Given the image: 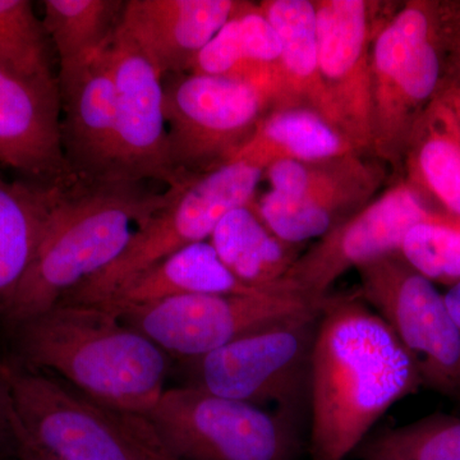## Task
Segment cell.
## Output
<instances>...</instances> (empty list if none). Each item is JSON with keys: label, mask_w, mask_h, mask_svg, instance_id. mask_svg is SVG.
I'll return each mask as SVG.
<instances>
[{"label": "cell", "mask_w": 460, "mask_h": 460, "mask_svg": "<svg viewBox=\"0 0 460 460\" xmlns=\"http://www.w3.org/2000/svg\"><path fill=\"white\" fill-rule=\"evenodd\" d=\"M422 384L395 332L359 293L329 295L313 357V460H345L396 402Z\"/></svg>", "instance_id": "1"}, {"label": "cell", "mask_w": 460, "mask_h": 460, "mask_svg": "<svg viewBox=\"0 0 460 460\" xmlns=\"http://www.w3.org/2000/svg\"><path fill=\"white\" fill-rule=\"evenodd\" d=\"M12 330L18 366L108 410L145 417L165 392L172 357L100 305L58 304Z\"/></svg>", "instance_id": "2"}, {"label": "cell", "mask_w": 460, "mask_h": 460, "mask_svg": "<svg viewBox=\"0 0 460 460\" xmlns=\"http://www.w3.org/2000/svg\"><path fill=\"white\" fill-rule=\"evenodd\" d=\"M172 196V189L153 192L124 180L60 184L31 265L3 311L5 323L12 329L50 310L107 269Z\"/></svg>", "instance_id": "3"}, {"label": "cell", "mask_w": 460, "mask_h": 460, "mask_svg": "<svg viewBox=\"0 0 460 460\" xmlns=\"http://www.w3.org/2000/svg\"><path fill=\"white\" fill-rule=\"evenodd\" d=\"M449 72L445 2H405L372 41V155L402 163L414 124Z\"/></svg>", "instance_id": "4"}, {"label": "cell", "mask_w": 460, "mask_h": 460, "mask_svg": "<svg viewBox=\"0 0 460 460\" xmlns=\"http://www.w3.org/2000/svg\"><path fill=\"white\" fill-rule=\"evenodd\" d=\"M171 460H296L298 420L198 386L165 389L144 417Z\"/></svg>", "instance_id": "5"}, {"label": "cell", "mask_w": 460, "mask_h": 460, "mask_svg": "<svg viewBox=\"0 0 460 460\" xmlns=\"http://www.w3.org/2000/svg\"><path fill=\"white\" fill-rule=\"evenodd\" d=\"M321 308L257 330L219 349L184 359L186 385L301 420L310 411Z\"/></svg>", "instance_id": "6"}, {"label": "cell", "mask_w": 460, "mask_h": 460, "mask_svg": "<svg viewBox=\"0 0 460 460\" xmlns=\"http://www.w3.org/2000/svg\"><path fill=\"white\" fill-rule=\"evenodd\" d=\"M21 434L59 460H154L141 416L96 404L59 378L9 365Z\"/></svg>", "instance_id": "7"}, {"label": "cell", "mask_w": 460, "mask_h": 460, "mask_svg": "<svg viewBox=\"0 0 460 460\" xmlns=\"http://www.w3.org/2000/svg\"><path fill=\"white\" fill-rule=\"evenodd\" d=\"M262 169L229 162L172 189L171 201L133 233L113 263L63 296L59 304H96L111 290L181 248L208 241L229 211L252 204Z\"/></svg>", "instance_id": "8"}, {"label": "cell", "mask_w": 460, "mask_h": 460, "mask_svg": "<svg viewBox=\"0 0 460 460\" xmlns=\"http://www.w3.org/2000/svg\"><path fill=\"white\" fill-rule=\"evenodd\" d=\"M163 89L172 162L183 178L230 162L271 108L263 91L235 78L172 75Z\"/></svg>", "instance_id": "9"}, {"label": "cell", "mask_w": 460, "mask_h": 460, "mask_svg": "<svg viewBox=\"0 0 460 460\" xmlns=\"http://www.w3.org/2000/svg\"><path fill=\"white\" fill-rule=\"evenodd\" d=\"M325 298L277 288L243 295L178 296L115 314L169 356L184 361L272 323L319 310Z\"/></svg>", "instance_id": "10"}, {"label": "cell", "mask_w": 460, "mask_h": 460, "mask_svg": "<svg viewBox=\"0 0 460 460\" xmlns=\"http://www.w3.org/2000/svg\"><path fill=\"white\" fill-rule=\"evenodd\" d=\"M271 190L257 214L284 242L302 246L323 238L370 204L385 180L377 163L350 154L321 162H278L266 168Z\"/></svg>", "instance_id": "11"}, {"label": "cell", "mask_w": 460, "mask_h": 460, "mask_svg": "<svg viewBox=\"0 0 460 460\" xmlns=\"http://www.w3.org/2000/svg\"><path fill=\"white\" fill-rule=\"evenodd\" d=\"M358 272L359 296L389 323L416 363L422 384L460 396V332L444 295L401 253Z\"/></svg>", "instance_id": "12"}, {"label": "cell", "mask_w": 460, "mask_h": 460, "mask_svg": "<svg viewBox=\"0 0 460 460\" xmlns=\"http://www.w3.org/2000/svg\"><path fill=\"white\" fill-rule=\"evenodd\" d=\"M422 223L458 228L432 213L407 181H398L301 253L283 287L314 298L329 295L330 287L350 269L401 252L407 233Z\"/></svg>", "instance_id": "13"}, {"label": "cell", "mask_w": 460, "mask_h": 460, "mask_svg": "<svg viewBox=\"0 0 460 460\" xmlns=\"http://www.w3.org/2000/svg\"><path fill=\"white\" fill-rule=\"evenodd\" d=\"M109 58L117 113L118 180L181 187L190 178L181 177L172 165L162 75L120 23L109 44Z\"/></svg>", "instance_id": "14"}, {"label": "cell", "mask_w": 460, "mask_h": 460, "mask_svg": "<svg viewBox=\"0 0 460 460\" xmlns=\"http://www.w3.org/2000/svg\"><path fill=\"white\" fill-rule=\"evenodd\" d=\"M321 81L339 129L359 155L371 154V48L377 3L314 0Z\"/></svg>", "instance_id": "15"}, {"label": "cell", "mask_w": 460, "mask_h": 460, "mask_svg": "<svg viewBox=\"0 0 460 460\" xmlns=\"http://www.w3.org/2000/svg\"><path fill=\"white\" fill-rule=\"evenodd\" d=\"M60 113L58 84L0 68V165L45 186L74 181L63 153Z\"/></svg>", "instance_id": "16"}, {"label": "cell", "mask_w": 460, "mask_h": 460, "mask_svg": "<svg viewBox=\"0 0 460 460\" xmlns=\"http://www.w3.org/2000/svg\"><path fill=\"white\" fill-rule=\"evenodd\" d=\"M111 44V42H109ZM60 137L75 180H118L117 113L109 45L72 74L58 77Z\"/></svg>", "instance_id": "17"}, {"label": "cell", "mask_w": 460, "mask_h": 460, "mask_svg": "<svg viewBox=\"0 0 460 460\" xmlns=\"http://www.w3.org/2000/svg\"><path fill=\"white\" fill-rule=\"evenodd\" d=\"M238 5L239 0H127L120 27L164 78L189 74Z\"/></svg>", "instance_id": "18"}, {"label": "cell", "mask_w": 460, "mask_h": 460, "mask_svg": "<svg viewBox=\"0 0 460 460\" xmlns=\"http://www.w3.org/2000/svg\"><path fill=\"white\" fill-rule=\"evenodd\" d=\"M257 290L241 283L224 265L213 244L202 241L153 263L89 305L119 314L178 296L243 295Z\"/></svg>", "instance_id": "19"}, {"label": "cell", "mask_w": 460, "mask_h": 460, "mask_svg": "<svg viewBox=\"0 0 460 460\" xmlns=\"http://www.w3.org/2000/svg\"><path fill=\"white\" fill-rule=\"evenodd\" d=\"M402 163L429 210L460 228V126L440 96L414 124Z\"/></svg>", "instance_id": "20"}, {"label": "cell", "mask_w": 460, "mask_h": 460, "mask_svg": "<svg viewBox=\"0 0 460 460\" xmlns=\"http://www.w3.org/2000/svg\"><path fill=\"white\" fill-rule=\"evenodd\" d=\"M259 4L280 41L279 80L271 109H314L338 127L321 81L314 0H263Z\"/></svg>", "instance_id": "21"}, {"label": "cell", "mask_w": 460, "mask_h": 460, "mask_svg": "<svg viewBox=\"0 0 460 460\" xmlns=\"http://www.w3.org/2000/svg\"><path fill=\"white\" fill-rule=\"evenodd\" d=\"M350 154H357L352 144L323 115L305 107H280L263 115L230 162L248 163L265 172L278 162H321Z\"/></svg>", "instance_id": "22"}, {"label": "cell", "mask_w": 460, "mask_h": 460, "mask_svg": "<svg viewBox=\"0 0 460 460\" xmlns=\"http://www.w3.org/2000/svg\"><path fill=\"white\" fill-rule=\"evenodd\" d=\"M224 265L252 289L284 288L288 272L301 256V246L275 235L252 204L229 211L208 239Z\"/></svg>", "instance_id": "23"}, {"label": "cell", "mask_w": 460, "mask_h": 460, "mask_svg": "<svg viewBox=\"0 0 460 460\" xmlns=\"http://www.w3.org/2000/svg\"><path fill=\"white\" fill-rule=\"evenodd\" d=\"M59 186L8 181L0 172V316L31 265Z\"/></svg>", "instance_id": "24"}, {"label": "cell", "mask_w": 460, "mask_h": 460, "mask_svg": "<svg viewBox=\"0 0 460 460\" xmlns=\"http://www.w3.org/2000/svg\"><path fill=\"white\" fill-rule=\"evenodd\" d=\"M42 25L59 59V74L80 68L104 50L120 20L123 0H44Z\"/></svg>", "instance_id": "25"}, {"label": "cell", "mask_w": 460, "mask_h": 460, "mask_svg": "<svg viewBox=\"0 0 460 460\" xmlns=\"http://www.w3.org/2000/svg\"><path fill=\"white\" fill-rule=\"evenodd\" d=\"M358 460H460V419L431 414L368 436L353 453Z\"/></svg>", "instance_id": "26"}, {"label": "cell", "mask_w": 460, "mask_h": 460, "mask_svg": "<svg viewBox=\"0 0 460 460\" xmlns=\"http://www.w3.org/2000/svg\"><path fill=\"white\" fill-rule=\"evenodd\" d=\"M0 68L58 84L49 38L29 0H0Z\"/></svg>", "instance_id": "27"}, {"label": "cell", "mask_w": 460, "mask_h": 460, "mask_svg": "<svg viewBox=\"0 0 460 460\" xmlns=\"http://www.w3.org/2000/svg\"><path fill=\"white\" fill-rule=\"evenodd\" d=\"M401 256L429 280H460V229L443 224H417L407 233Z\"/></svg>", "instance_id": "28"}, {"label": "cell", "mask_w": 460, "mask_h": 460, "mask_svg": "<svg viewBox=\"0 0 460 460\" xmlns=\"http://www.w3.org/2000/svg\"><path fill=\"white\" fill-rule=\"evenodd\" d=\"M18 428L9 365L0 362V460H18Z\"/></svg>", "instance_id": "29"}, {"label": "cell", "mask_w": 460, "mask_h": 460, "mask_svg": "<svg viewBox=\"0 0 460 460\" xmlns=\"http://www.w3.org/2000/svg\"><path fill=\"white\" fill-rule=\"evenodd\" d=\"M450 72L460 83V2H445Z\"/></svg>", "instance_id": "30"}, {"label": "cell", "mask_w": 460, "mask_h": 460, "mask_svg": "<svg viewBox=\"0 0 460 460\" xmlns=\"http://www.w3.org/2000/svg\"><path fill=\"white\" fill-rule=\"evenodd\" d=\"M440 99L443 100L445 104L450 108L456 115V120H458L460 126V83L456 80L454 75H447V81H445L443 90L438 93Z\"/></svg>", "instance_id": "31"}, {"label": "cell", "mask_w": 460, "mask_h": 460, "mask_svg": "<svg viewBox=\"0 0 460 460\" xmlns=\"http://www.w3.org/2000/svg\"><path fill=\"white\" fill-rule=\"evenodd\" d=\"M18 460H59L51 454L32 444L29 438L18 432Z\"/></svg>", "instance_id": "32"}, {"label": "cell", "mask_w": 460, "mask_h": 460, "mask_svg": "<svg viewBox=\"0 0 460 460\" xmlns=\"http://www.w3.org/2000/svg\"><path fill=\"white\" fill-rule=\"evenodd\" d=\"M444 299L460 332V280L450 287V289L445 293Z\"/></svg>", "instance_id": "33"}, {"label": "cell", "mask_w": 460, "mask_h": 460, "mask_svg": "<svg viewBox=\"0 0 460 460\" xmlns=\"http://www.w3.org/2000/svg\"><path fill=\"white\" fill-rule=\"evenodd\" d=\"M165 460H169V459H165Z\"/></svg>", "instance_id": "34"}]
</instances>
